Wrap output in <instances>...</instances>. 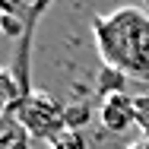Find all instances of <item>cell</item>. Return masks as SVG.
<instances>
[{
	"mask_svg": "<svg viewBox=\"0 0 149 149\" xmlns=\"http://www.w3.org/2000/svg\"><path fill=\"white\" fill-rule=\"evenodd\" d=\"M133 114L143 140H149V95H133Z\"/></svg>",
	"mask_w": 149,
	"mask_h": 149,
	"instance_id": "9",
	"label": "cell"
},
{
	"mask_svg": "<svg viewBox=\"0 0 149 149\" xmlns=\"http://www.w3.org/2000/svg\"><path fill=\"white\" fill-rule=\"evenodd\" d=\"M127 149H149V140H143V136H140L136 143H130V146H127Z\"/></svg>",
	"mask_w": 149,
	"mask_h": 149,
	"instance_id": "10",
	"label": "cell"
},
{
	"mask_svg": "<svg viewBox=\"0 0 149 149\" xmlns=\"http://www.w3.org/2000/svg\"><path fill=\"white\" fill-rule=\"evenodd\" d=\"M22 98H26V92H22V86H19V79H16V73H13V67H10V63H6V67H0V120L13 118Z\"/></svg>",
	"mask_w": 149,
	"mask_h": 149,
	"instance_id": "4",
	"label": "cell"
},
{
	"mask_svg": "<svg viewBox=\"0 0 149 149\" xmlns=\"http://www.w3.org/2000/svg\"><path fill=\"white\" fill-rule=\"evenodd\" d=\"M48 149H86V136L79 130H67L63 127L57 136L48 140Z\"/></svg>",
	"mask_w": 149,
	"mask_h": 149,
	"instance_id": "8",
	"label": "cell"
},
{
	"mask_svg": "<svg viewBox=\"0 0 149 149\" xmlns=\"http://www.w3.org/2000/svg\"><path fill=\"white\" fill-rule=\"evenodd\" d=\"M98 120L105 130L111 133H124L130 127H136V114H133V98L127 92L120 95H105L102 105H98Z\"/></svg>",
	"mask_w": 149,
	"mask_h": 149,
	"instance_id": "3",
	"label": "cell"
},
{
	"mask_svg": "<svg viewBox=\"0 0 149 149\" xmlns=\"http://www.w3.org/2000/svg\"><path fill=\"white\" fill-rule=\"evenodd\" d=\"M63 102H57L51 92H41V89H32L22 102H19V108H16V114L13 118L22 124V130L29 133L32 140H51V136H57L60 130H63Z\"/></svg>",
	"mask_w": 149,
	"mask_h": 149,
	"instance_id": "2",
	"label": "cell"
},
{
	"mask_svg": "<svg viewBox=\"0 0 149 149\" xmlns=\"http://www.w3.org/2000/svg\"><path fill=\"white\" fill-rule=\"evenodd\" d=\"M92 114H95V111H92L89 102H67V108H63V127L83 133V127H89Z\"/></svg>",
	"mask_w": 149,
	"mask_h": 149,
	"instance_id": "7",
	"label": "cell"
},
{
	"mask_svg": "<svg viewBox=\"0 0 149 149\" xmlns=\"http://www.w3.org/2000/svg\"><path fill=\"white\" fill-rule=\"evenodd\" d=\"M92 41L102 63L149 83V13L143 6H118L92 19Z\"/></svg>",
	"mask_w": 149,
	"mask_h": 149,
	"instance_id": "1",
	"label": "cell"
},
{
	"mask_svg": "<svg viewBox=\"0 0 149 149\" xmlns=\"http://www.w3.org/2000/svg\"><path fill=\"white\" fill-rule=\"evenodd\" d=\"M0 149H32V136L16 118L0 120Z\"/></svg>",
	"mask_w": 149,
	"mask_h": 149,
	"instance_id": "6",
	"label": "cell"
},
{
	"mask_svg": "<svg viewBox=\"0 0 149 149\" xmlns=\"http://www.w3.org/2000/svg\"><path fill=\"white\" fill-rule=\"evenodd\" d=\"M127 83H130V76L118 70V67H108V63H102L98 67V76H95V92L105 98V95H120V92H127Z\"/></svg>",
	"mask_w": 149,
	"mask_h": 149,
	"instance_id": "5",
	"label": "cell"
}]
</instances>
